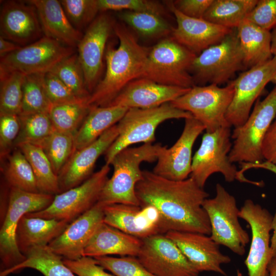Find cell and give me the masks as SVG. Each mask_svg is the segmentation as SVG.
<instances>
[{"label":"cell","instance_id":"6da1fadb","mask_svg":"<svg viewBox=\"0 0 276 276\" xmlns=\"http://www.w3.org/2000/svg\"><path fill=\"white\" fill-rule=\"evenodd\" d=\"M135 191L141 206L157 210L162 234L178 231L210 236L209 219L202 206L209 194L192 177L175 181L144 170Z\"/></svg>","mask_w":276,"mask_h":276},{"label":"cell","instance_id":"7a4b0ae2","mask_svg":"<svg viewBox=\"0 0 276 276\" xmlns=\"http://www.w3.org/2000/svg\"><path fill=\"white\" fill-rule=\"evenodd\" d=\"M113 31L119 41L105 51L106 68L103 78L90 95V107L108 106L131 81L143 76L150 48L142 45L124 25L114 23Z\"/></svg>","mask_w":276,"mask_h":276},{"label":"cell","instance_id":"3957f363","mask_svg":"<svg viewBox=\"0 0 276 276\" xmlns=\"http://www.w3.org/2000/svg\"><path fill=\"white\" fill-rule=\"evenodd\" d=\"M162 146L144 144L118 153L110 164L113 167V174L106 181L98 202L105 206L117 203L141 205L135 191L143 176L140 165L143 162L156 160Z\"/></svg>","mask_w":276,"mask_h":276},{"label":"cell","instance_id":"277c9868","mask_svg":"<svg viewBox=\"0 0 276 276\" xmlns=\"http://www.w3.org/2000/svg\"><path fill=\"white\" fill-rule=\"evenodd\" d=\"M191 117V113L174 107L170 103L150 108H129L117 124L119 134L104 153L105 164L110 165L118 153L133 144L153 143L155 131L163 122Z\"/></svg>","mask_w":276,"mask_h":276},{"label":"cell","instance_id":"5b68a950","mask_svg":"<svg viewBox=\"0 0 276 276\" xmlns=\"http://www.w3.org/2000/svg\"><path fill=\"white\" fill-rule=\"evenodd\" d=\"M55 195L10 188L7 212L0 230L1 272L22 263L26 256L19 250L16 231L22 216L47 208Z\"/></svg>","mask_w":276,"mask_h":276},{"label":"cell","instance_id":"8992f818","mask_svg":"<svg viewBox=\"0 0 276 276\" xmlns=\"http://www.w3.org/2000/svg\"><path fill=\"white\" fill-rule=\"evenodd\" d=\"M196 56L172 37L164 38L150 48L142 77L163 85L191 88L195 83L190 69Z\"/></svg>","mask_w":276,"mask_h":276},{"label":"cell","instance_id":"52a82bcc","mask_svg":"<svg viewBox=\"0 0 276 276\" xmlns=\"http://www.w3.org/2000/svg\"><path fill=\"white\" fill-rule=\"evenodd\" d=\"M275 116L276 86L263 100L257 101L245 123L233 130L234 143L228 154L231 163L263 162V142Z\"/></svg>","mask_w":276,"mask_h":276},{"label":"cell","instance_id":"ba28073f","mask_svg":"<svg viewBox=\"0 0 276 276\" xmlns=\"http://www.w3.org/2000/svg\"><path fill=\"white\" fill-rule=\"evenodd\" d=\"M234 94L233 81L225 86L215 84L196 85L186 94L170 102L174 107L187 111L201 123L206 132H212L223 127H230L226 113Z\"/></svg>","mask_w":276,"mask_h":276},{"label":"cell","instance_id":"9c48e42d","mask_svg":"<svg viewBox=\"0 0 276 276\" xmlns=\"http://www.w3.org/2000/svg\"><path fill=\"white\" fill-rule=\"evenodd\" d=\"M202 206L209 219L212 239L219 245L226 246L239 256L243 255L249 237L239 222L240 210L235 197L217 183L215 196L205 199Z\"/></svg>","mask_w":276,"mask_h":276},{"label":"cell","instance_id":"30bf717a","mask_svg":"<svg viewBox=\"0 0 276 276\" xmlns=\"http://www.w3.org/2000/svg\"><path fill=\"white\" fill-rule=\"evenodd\" d=\"M244 65L236 28L220 42L197 55L190 69L194 83L219 85L227 82Z\"/></svg>","mask_w":276,"mask_h":276},{"label":"cell","instance_id":"8fae6325","mask_svg":"<svg viewBox=\"0 0 276 276\" xmlns=\"http://www.w3.org/2000/svg\"><path fill=\"white\" fill-rule=\"evenodd\" d=\"M110 170L105 164L81 184L55 195L47 208L26 215L71 223L98 202Z\"/></svg>","mask_w":276,"mask_h":276},{"label":"cell","instance_id":"7c38bea8","mask_svg":"<svg viewBox=\"0 0 276 276\" xmlns=\"http://www.w3.org/2000/svg\"><path fill=\"white\" fill-rule=\"evenodd\" d=\"M230 127H223L206 132L201 145L192 158L191 177L203 188L209 177L216 172L221 173L225 180H238V171L231 162L228 154L232 147Z\"/></svg>","mask_w":276,"mask_h":276},{"label":"cell","instance_id":"4fadbf2b","mask_svg":"<svg viewBox=\"0 0 276 276\" xmlns=\"http://www.w3.org/2000/svg\"><path fill=\"white\" fill-rule=\"evenodd\" d=\"M75 53L74 48L43 36L1 57L0 76L12 72L20 73L25 76L45 74Z\"/></svg>","mask_w":276,"mask_h":276},{"label":"cell","instance_id":"5bb4252c","mask_svg":"<svg viewBox=\"0 0 276 276\" xmlns=\"http://www.w3.org/2000/svg\"><path fill=\"white\" fill-rule=\"evenodd\" d=\"M276 76V57L241 73L234 80V94L226 113L230 125L237 128L247 121L253 104Z\"/></svg>","mask_w":276,"mask_h":276},{"label":"cell","instance_id":"9a60e30c","mask_svg":"<svg viewBox=\"0 0 276 276\" xmlns=\"http://www.w3.org/2000/svg\"><path fill=\"white\" fill-rule=\"evenodd\" d=\"M250 227V248L244 264L248 276H269L268 267L272 259L270 232L273 216L265 208L246 199L239 213Z\"/></svg>","mask_w":276,"mask_h":276},{"label":"cell","instance_id":"2e32d148","mask_svg":"<svg viewBox=\"0 0 276 276\" xmlns=\"http://www.w3.org/2000/svg\"><path fill=\"white\" fill-rule=\"evenodd\" d=\"M142 240L137 258L156 276H198L177 246L165 234L152 235Z\"/></svg>","mask_w":276,"mask_h":276},{"label":"cell","instance_id":"e0dca14e","mask_svg":"<svg viewBox=\"0 0 276 276\" xmlns=\"http://www.w3.org/2000/svg\"><path fill=\"white\" fill-rule=\"evenodd\" d=\"M204 130V126L193 117L186 119L183 130L175 143L169 148L161 146L152 172L169 180L187 179L191 173L193 145Z\"/></svg>","mask_w":276,"mask_h":276},{"label":"cell","instance_id":"ac0fdd59","mask_svg":"<svg viewBox=\"0 0 276 276\" xmlns=\"http://www.w3.org/2000/svg\"><path fill=\"white\" fill-rule=\"evenodd\" d=\"M114 24L108 15H98L88 26L77 46L85 85L90 95L100 81L106 44Z\"/></svg>","mask_w":276,"mask_h":276},{"label":"cell","instance_id":"d6986e66","mask_svg":"<svg viewBox=\"0 0 276 276\" xmlns=\"http://www.w3.org/2000/svg\"><path fill=\"white\" fill-rule=\"evenodd\" d=\"M105 205L99 202L72 221L63 232L51 241L48 247L62 259L77 260L95 232L103 222Z\"/></svg>","mask_w":276,"mask_h":276},{"label":"cell","instance_id":"ffe728a7","mask_svg":"<svg viewBox=\"0 0 276 276\" xmlns=\"http://www.w3.org/2000/svg\"><path fill=\"white\" fill-rule=\"evenodd\" d=\"M0 36L21 47L41 38L43 34L35 7L26 1H8L1 6Z\"/></svg>","mask_w":276,"mask_h":276},{"label":"cell","instance_id":"44dd1931","mask_svg":"<svg viewBox=\"0 0 276 276\" xmlns=\"http://www.w3.org/2000/svg\"><path fill=\"white\" fill-rule=\"evenodd\" d=\"M165 235L199 272L213 271L226 275L221 265L229 263L231 259L220 251L219 245L210 235L178 231H169Z\"/></svg>","mask_w":276,"mask_h":276},{"label":"cell","instance_id":"7402d4cb","mask_svg":"<svg viewBox=\"0 0 276 276\" xmlns=\"http://www.w3.org/2000/svg\"><path fill=\"white\" fill-rule=\"evenodd\" d=\"M103 222L141 239L162 234L159 214L150 205L117 203L105 205Z\"/></svg>","mask_w":276,"mask_h":276},{"label":"cell","instance_id":"603a6c76","mask_svg":"<svg viewBox=\"0 0 276 276\" xmlns=\"http://www.w3.org/2000/svg\"><path fill=\"white\" fill-rule=\"evenodd\" d=\"M118 134L116 124L93 143L74 152L58 175L60 193L79 186L92 175L97 160L106 152Z\"/></svg>","mask_w":276,"mask_h":276},{"label":"cell","instance_id":"cb8c5ba5","mask_svg":"<svg viewBox=\"0 0 276 276\" xmlns=\"http://www.w3.org/2000/svg\"><path fill=\"white\" fill-rule=\"evenodd\" d=\"M167 4L177 22L176 27L173 28L172 37L197 55L220 42L233 29L213 24L203 18L187 16L179 12L172 2Z\"/></svg>","mask_w":276,"mask_h":276},{"label":"cell","instance_id":"d4e9b609","mask_svg":"<svg viewBox=\"0 0 276 276\" xmlns=\"http://www.w3.org/2000/svg\"><path fill=\"white\" fill-rule=\"evenodd\" d=\"M190 88L163 85L141 77L129 83L108 105L128 109L155 107L175 100Z\"/></svg>","mask_w":276,"mask_h":276},{"label":"cell","instance_id":"484cf974","mask_svg":"<svg viewBox=\"0 0 276 276\" xmlns=\"http://www.w3.org/2000/svg\"><path fill=\"white\" fill-rule=\"evenodd\" d=\"M27 1L36 9L44 36L69 47H77L83 35L70 22L60 1Z\"/></svg>","mask_w":276,"mask_h":276},{"label":"cell","instance_id":"4316f807","mask_svg":"<svg viewBox=\"0 0 276 276\" xmlns=\"http://www.w3.org/2000/svg\"><path fill=\"white\" fill-rule=\"evenodd\" d=\"M142 240L127 234L104 222L85 246L83 256L95 258L110 255L137 257Z\"/></svg>","mask_w":276,"mask_h":276},{"label":"cell","instance_id":"83f0119b","mask_svg":"<svg viewBox=\"0 0 276 276\" xmlns=\"http://www.w3.org/2000/svg\"><path fill=\"white\" fill-rule=\"evenodd\" d=\"M64 220L28 217L20 219L16 231L18 248L24 255L35 247L46 246L69 224Z\"/></svg>","mask_w":276,"mask_h":276},{"label":"cell","instance_id":"f1b7e54d","mask_svg":"<svg viewBox=\"0 0 276 276\" xmlns=\"http://www.w3.org/2000/svg\"><path fill=\"white\" fill-rule=\"evenodd\" d=\"M128 108L118 105L93 106L74 135L75 151L96 141L106 131L116 125Z\"/></svg>","mask_w":276,"mask_h":276},{"label":"cell","instance_id":"f546056e","mask_svg":"<svg viewBox=\"0 0 276 276\" xmlns=\"http://www.w3.org/2000/svg\"><path fill=\"white\" fill-rule=\"evenodd\" d=\"M244 58V65L251 68L271 59V32L244 19L236 28Z\"/></svg>","mask_w":276,"mask_h":276},{"label":"cell","instance_id":"4dcf8cb0","mask_svg":"<svg viewBox=\"0 0 276 276\" xmlns=\"http://www.w3.org/2000/svg\"><path fill=\"white\" fill-rule=\"evenodd\" d=\"M25 256L24 261L10 269L1 272L0 276H7L26 268L35 269L44 276H76L64 264L62 258L54 253L48 246L34 247Z\"/></svg>","mask_w":276,"mask_h":276},{"label":"cell","instance_id":"1f68e13d","mask_svg":"<svg viewBox=\"0 0 276 276\" xmlns=\"http://www.w3.org/2000/svg\"><path fill=\"white\" fill-rule=\"evenodd\" d=\"M258 2V0H213L203 19L229 29L237 28Z\"/></svg>","mask_w":276,"mask_h":276},{"label":"cell","instance_id":"d6a6232c","mask_svg":"<svg viewBox=\"0 0 276 276\" xmlns=\"http://www.w3.org/2000/svg\"><path fill=\"white\" fill-rule=\"evenodd\" d=\"M17 147L22 152L32 168L39 192L53 195L60 193L58 176L42 149L28 143Z\"/></svg>","mask_w":276,"mask_h":276},{"label":"cell","instance_id":"836d02e7","mask_svg":"<svg viewBox=\"0 0 276 276\" xmlns=\"http://www.w3.org/2000/svg\"><path fill=\"white\" fill-rule=\"evenodd\" d=\"M1 160L3 162L2 171L10 188L39 193L32 168L20 149L15 147Z\"/></svg>","mask_w":276,"mask_h":276},{"label":"cell","instance_id":"e575fe53","mask_svg":"<svg viewBox=\"0 0 276 276\" xmlns=\"http://www.w3.org/2000/svg\"><path fill=\"white\" fill-rule=\"evenodd\" d=\"M118 16L124 22L145 38L163 37L172 31L173 28L162 15L157 14L123 11L119 13Z\"/></svg>","mask_w":276,"mask_h":276},{"label":"cell","instance_id":"d590c367","mask_svg":"<svg viewBox=\"0 0 276 276\" xmlns=\"http://www.w3.org/2000/svg\"><path fill=\"white\" fill-rule=\"evenodd\" d=\"M91 107L86 102L52 105L49 115L55 130L75 135Z\"/></svg>","mask_w":276,"mask_h":276},{"label":"cell","instance_id":"8d00e7d4","mask_svg":"<svg viewBox=\"0 0 276 276\" xmlns=\"http://www.w3.org/2000/svg\"><path fill=\"white\" fill-rule=\"evenodd\" d=\"M36 146L42 149L58 176L75 151L74 135L55 130Z\"/></svg>","mask_w":276,"mask_h":276},{"label":"cell","instance_id":"74e56055","mask_svg":"<svg viewBox=\"0 0 276 276\" xmlns=\"http://www.w3.org/2000/svg\"><path fill=\"white\" fill-rule=\"evenodd\" d=\"M18 116L20 130L14 148L27 143L36 145L55 130L48 112L21 113Z\"/></svg>","mask_w":276,"mask_h":276},{"label":"cell","instance_id":"f35d334b","mask_svg":"<svg viewBox=\"0 0 276 276\" xmlns=\"http://www.w3.org/2000/svg\"><path fill=\"white\" fill-rule=\"evenodd\" d=\"M78 98L87 102L90 93L87 90L78 54L75 53L59 62L51 71Z\"/></svg>","mask_w":276,"mask_h":276},{"label":"cell","instance_id":"ab89813d","mask_svg":"<svg viewBox=\"0 0 276 276\" xmlns=\"http://www.w3.org/2000/svg\"><path fill=\"white\" fill-rule=\"evenodd\" d=\"M44 75L33 74L25 76L20 114L49 112L52 104L45 91Z\"/></svg>","mask_w":276,"mask_h":276},{"label":"cell","instance_id":"60d3db41","mask_svg":"<svg viewBox=\"0 0 276 276\" xmlns=\"http://www.w3.org/2000/svg\"><path fill=\"white\" fill-rule=\"evenodd\" d=\"M25 76L18 72L0 76V114L20 113Z\"/></svg>","mask_w":276,"mask_h":276},{"label":"cell","instance_id":"b9f144b4","mask_svg":"<svg viewBox=\"0 0 276 276\" xmlns=\"http://www.w3.org/2000/svg\"><path fill=\"white\" fill-rule=\"evenodd\" d=\"M97 264L116 276H156L149 271L136 257L106 256L94 258Z\"/></svg>","mask_w":276,"mask_h":276},{"label":"cell","instance_id":"7bdbcfd3","mask_svg":"<svg viewBox=\"0 0 276 276\" xmlns=\"http://www.w3.org/2000/svg\"><path fill=\"white\" fill-rule=\"evenodd\" d=\"M60 2L68 19L79 31L89 25L99 12L97 0H61Z\"/></svg>","mask_w":276,"mask_h":276},{"label":"cell","instance_id":"ee69618b","mask_svg":"<svg viewBox=\"0 0 276 276\" xmlns=\"http://www.w3.org/2000/svg\"><path fill=\"white\" fill-rule=\"evenodd\" d=\"M99 12L108 10L143 12L162 15L163 6L157 1L151 0H97Z\"/></svg>","mask_w":276,"mask_h":276},{"label":"cell","instance_id":"f6af8a7d","mask_svg":"<svg viewBox=\"0 0 276 276\" xmlns=\"http://www.w3.org/2000/svg\"><path fill=\"white\" fill-rule=\"evenodd\" d=\"M44 86L52 105L86 102L78 98L56 76L50 72L44 75Z\"/></svg>","mask_w":276,"mask_h":276},{"label":"cell","instance_id":"bcb514c9","mask_svg":"<svg viewBox=\"0 0 276 276\" xmlns=\"http://www.w3.org/2000/svg\"><path fill=\"white\" fill-rule=\"evenodd\" d=\"M20 130L18 116L0 114V156L6 157L14 148L15 141Z\"/></svg>","mask_w":276,"mask_h":276},{"label":"cell","instance_id":"7dc6e473","mask_svg":"<svg viewBox=\"0 0 276 276\" xmlns=\"http://www.w3.org/2000/svg\"><path fill=\"white\" fill-rule=\"evenodd\" d=\"M246 18L269 31L276 27V0H260Z\"/></svg>","mask_w":276,"mask_h":276},{"label":"cell","instance_id":"c3c4849f","mask_svg":"<svg viewBox=\"0 0 276 276\" xmlns=\"http://www.w3.org/2000/svg\"><path fill=\"white\" fill-rule=\"evenodd\" d=\"M63 261L77 276H114L106 272L92 257L83 256L75 260L63 259Z\"/></svg>","mask_w":276,"mask_h":276},{"label":"cell","instance_id":"681fc988","mask_svg":"<svg viewBox=\"0 0 276 276\" xmlns=\"http://www.w3.org/2000/svg\"><path fill=\"white\" fill-rule=\"evenodd\" d=\"M213 0H177L174 7L185 15L195 18H203Z\"/></svg>","mask_w":276,"mask_h":276},{"label":"cell","instance_id":"f907efd6","mask_svg":"<svg viewBox=\"0 0 276 276\" xmlns=\"http://www.w3.org/2000/svg\"><path fill=\"white\" fill-rule=\"evenodd\" d=\"M262 154L266 160L276 166V116L264 137Z\"/></svg>","mask_w":276,"mask_h":276},{"label":"cell","instance_id":"816d5d0a","mask_svg":"<svg viewBox=\"0 0 276 276\" xmlns=\"http://www.w3.org/2000/svg\"><path fill=\"white\" fill-rule=\"evenodd\" d=\"M240 170L238 171L239 176L242 178H244L245 176L244 173L246 170L251 168H261L270 171L276 174V166L272 163L265 160L258 164H253L250 163L242 162L240 163Z\"/></svg>","mask_w":276,"mask_h":276},{"label":"cell","instance_id":"f5cc1de1","mask_svg":"<svg viewBox=\"0 0 276 276\" xmlns=\"http://www.w3.org/2000/svg\"><path fill=\"white\" fill-rule=\"evenodd\" d=\"M22 47L0 36V57L11 53Z\"/></svg>","mask_w":276,"mask_h":276},{"label":"cell","instance_id":"db71d44e","mask_svg":"<svg viewBox=\"0 0 276 276\" xmlns=\"http://www.w3.org/2000/svg\"><path fill=\"white\" fill-rule=\"evenodd\" d=\"M272 235L270 238V248L272 258L276 255V210L271 223Z\"/></svg>","mask_w":276,"mask_h":276},{"label":"cell","instance_id":"11a10c76","mask_svg":"<svg viewBox=\"0 0 276 276\" xmlns=\"http://www.w3.org/2000/svg\"><path fill=\"white\" fill-rule=\"evenodd\" d=\"M271 51L273 56L276 57V27L271 32Z\"/></svg>","mask_w":276,"mask_h":276},{"label":"cell","instance_id":"9f6ffc18","mask_svg":"<svg viewBox=\"0 0 276 276\" xmlns=\"http://www.w3.org/2000/svg\"><path fill=\"white\" fill-rule=\"evenodd\" d=\"M268 270L269 276H276V255L271 259L268 267Z\"/></svg>","mask_w":276,"mask_h":276},{"label":"cell","instance_id":"6f0895ef","mask_svg":"<svg viewBox=\"0 0 276 276\" xmlns=\"http://www.w3.org/2000/svg\"><path fill=\"white\" fill-rule=\"evenodd\" d=\"M274 80L275 81V83H276V76H275V78H274Z\"/></svg>","mask_w":276,"mask_h":276}]
</instances>
